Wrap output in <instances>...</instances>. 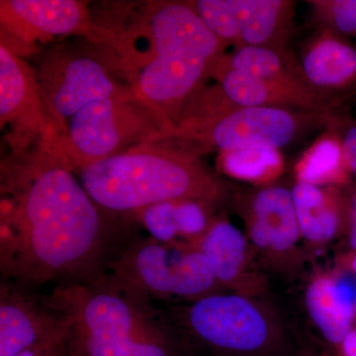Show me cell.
<instances>
[{"label":"cell","mask_w":356,"mask_h":356,"mask_svg":"<svg viewBox=\"0 0 356 356\" xmlns=\"http://www.w3.org/2000/svg\"><path fill=\"white\" fill-rule=\"evenodd\" d=\"M2 191L0 273L27 289L95 280L132 238L105 219L60 156L20 168Z\"/></svg>","instance_id":"1"},{"label":"cell","mask_w":356,"mask_h":356,"mask_svg":"<svg viewBox=\"0 0 356 356\" xmlns=\"http://www.w3.org/2000/svg\"><path fill=\"white\" fill-rule=\"evenodd\" d=\"M36 79L51 147L72 170L127 151L134 143L172 136L131 88L91 56L60 54L42 65Z\"/></svg>","instance_id":"2"},{"label":"cell","mask_w":356,"mask_h":356,"mask_svg":"<svg viewBox=\"0 0 356 356\" xmlns=\"http://www.w3.org/2000/svg\"><path fill=\"white\" fill-rule=\"evenodd\" d=\"M126 20L106 33L110 46L138 99L175 136L227 44L189 1L147 2Z\"/></svg>","instance_id":"3"},{"label":"cell","mask_w":356,"mask_h":356,"mask_svg":"<svg viewBox=\"0 0 356 356\" xmlns=\"http://www.w3.org/2000/svg\"><path fill=\"white\" fill-rule=\"evenodd\" d=\"M43 300L70 318L79 356H178L177 332L166 313L113 273L56 286Z\"/></svg>","instance_id":"4"},{"label":"cell","mask_w":356,"mask_h":356,"mask_svg":"<svg viewBox=\"0 0 356 356\" xmlns=\"http://www.w3.org/2000/svg\"><path fill=\"white\" fill-rule=\"evenodd\" d=\"M88 195L108 213L130 215L165 201L195 199L215 205L225 187L185 147L140 146L77 170Z\"/></svg>","instance_id":"5"},{"label":"cell","mask_w":356,"mask_h":356,"mask_svg":"<svg viewBox=\"0 0 356 356\" xmlns=\"http://www.w3.org/2000/svg\"><path fill=\"white\" fill-rule=\"evenodd\" d=\"M177 332L222 356H280L287 334L280 314L264 298L212 295L166 313Z\"/></svg>","instance_id":"6"},{"label":"cell","mask_w":356,"mask_h":356,"mask_svg":"<svg viewBox=\"0 0 356 356\" xmlns=\"http://www.w3.org/2000/svg\"><path fill=\"white\" fill-rule=\"evenodd\" d=\"M108 273L135 285L153 300L192 303L228 293L195 245L163 243L149 236L130 238L110 262Z\"/></svg>","instance_id":"7"},{"label":"cell","mask_w":356,"mask_h":356,"mask_svg":"<svg viewBox=\"0 0 356 356\" xmlns=\"http://www.w3.org/2000/svg\"><path fill=\"white\" fill-rule=\"evenodd\" d=\"M341 123L339 117L280 107L236 106L207 120L178 129L175 137L197 154L216 149H278L301 139L309 131Z\"/></svg>","instance_id":"8"},{"label":"cell","mask_w":356,"mask_h":356,"mask_svg":"<svg viewBox=\"0 0 356 356\" xmlns=\"http://www.w3.org/2000/svg\"><path fill=\"white\" fill-rule=\"evenodd\" d=\"M232 203L264 270L281 280L298 278L309 257L291 189L278 184L240 189L234 193Z\"/></svg>","instance_id":"9"},{"label":"cell","mask_w":356,"mask_h":356,"mask_svg":"<svg viewBox=\"0 0 356 356\" xmlns=\"http://www.w3.org/2000/svg\"><path fill=\"white\" fill-rule=\"evenodd\" d=\"M192 245L209 262L225 291L264 298L270 289L268 274L247 236L224 214L213 217L203 235Z\"/></svg>","instance_id":"10"},{"label":"cell","mask_w":356,"mask_h":356,"mask_svg":"<svg viewBox=\"0 0 356 356\" xmlns=\"http://www.w3.org/2000/svg\"><path fill=\"white\" fill-rule=\"evenodd\" d=\"M72 332L65 314L47 305L30 289L0 283V356H16L36 344Z\"/></svg>","instance_id":"11"},{"label":"cell","mask_w":356,"mask_h":356,"mask_svg":"<svg viewBox=\"0 0 356 356\" xmlns=\"http://www.w3.org/2000/svg\"><path fill=\"white\" fill-rule=\"evenodd\" d=\"M309 318L323 339L336 348L356 321V276L348 269L313 267L304 288Z\"/></svg>","instance_id":"12"},{"label":"cell","mask_w":356,"mask_h":356,"mask_svg":"<svg viewBox=\"0 0 356 356\" xmlns=\"http://www.w3.org/2000/svg\"><path fill=\"white\" fill-rule=\"evenodd\" d=\"M0 18L2 32L27 44L90 27L86 4L76 0H1Z\"/></svg>","instance_id":"13"},{"label":"cell","mask_w":356,"mask_h":356,"mask_svg":"<svg viewBox=\"0 0 356 356\" xmlns=\"http://www.w3.org/2000/svg\"><path fill=\"white\" fill-rule=\"evenodd\" d=\"M217 81L225 95L238 106L280 107L301 110L322 115L337 116L334 112L341 103V97L322 90H295L262 81L217 64L210 74Z\"/></svg>","instance_id":"14"},{"label":"cell","mask_w":356,"mask_h":356,"mask_svg":"<svg viewBox=\"0 0 356 356\" xmlns=\"http://www.w3.org/2000/svg\"><path fill=\"white\" fill-rule=\"evenodd\" d=\"M291 193L304 248L312 261L343 235L348 210L346 191L344 187L296 181Z\"/></svg>","instance_id":"15"},{"label":"cell","mask_w":356,"mask_h":356,"mask_svg":"<svg viewBox=\"0 0 356 356\" xmlns=\"http://www.w3.org/2000/svg\"><path fill=\"white\" fill-rule=\"evenodd\" d=\"M0 121L43 135L50 125L40 95L36 74L6 44H0Z\"/></svg>","instance_id":"16"},{"label":"cell","mask_w":356,"mask_h":356,"mask_svg":"<svg viewBox=\"0 0 356 356\" xmlns=\"http://www.w3.org/2000/svg\"><path fill=\"white\" fill-rule=\"evenodd\" d=\"M300 65L309 83L318 90L339 95L356 89V48L350 40L330 30L318 28Z\"/></svg>","instance_id":"17"},{"label":"cell","mask_w":356,"mask_h":356,"mask_svg":"<svg viewBox=\"0 0 356 356\" xmlns=\"http://www.w3.org/2000/svg\"><path fill=\"white\" fill-rule=\"evenodd\" d=\"M240 28V47L284 51L294 31L296 1L229 0ZM238 49V48H236Z\"/></svg>","instance_id":"18"},{"label":"cell","mask_w":356,"mask_h":356,"mask_svg":"<svg viewBox=\"0 0 356 356\" xmlns=\"http://www.w3.org/2000/svg\"><path fill=\"white\" fill-rule=\"evenodd\" d=\"M214 206L195 199H181L147 206L130 216L156 240L193 243L209 226Z\"/></svg>","instance_id":"19"},{"label":"cell","mask_w":356,"mask_h":356,"mask_svg":"<svg viewBox=\"0 0 356 356\" xmlns=\"http://www.w3.org/2000/svg\"><path fill=\"white\" fill-rule=\"evenodd\" d=\"M220 64L243 74L295 90H318L309 83L296 58L287 50L276 51L257 47H241L224 54Z\"/></svg>","instance_id":"20"},{"label":"cell","mask_w":356,"mask_h":356,"mask_svg":"<svg viewBox=\"0 0 356 356\" xmlns=\"http://www.w3.org/2000/svg\"><path fill=\"white\" fill-rule=\"evenodd\" d=\"M351 175L343 140L332 133L316 140L295 165L296 181L316 186L344 187Z\"/></svg>","instance_id":"21"},{"label":"cell","mask_w":356,"mask_h":356,"mask_svg":"<svg viewBox=\"0 0 356 356\" xmlns=\"http://www.w3.org/2000/svg\"><path fill=\"white\" fill-rule=\"evenodd\" d=\"M220 170L234 179L254 187L275 184L283 172V159L278 149H243L222 152L218 159Z\"/></svg>","instance_id":"22"},{"label":"cell","mask_w":356,"mask_h":356,"mask_svg":"<svg viewBox=\"0 0 356 356\" xmlns=\"http://www.w3.org/2000/svg\"><path fill=\"white\" fill-rule=\"evenodd\" d=\"M318 28L356 40V0H309Z\"/></svg>","instance_id":"23"},{"label":"cell","mask_w":356,"mask_h":356,"mask_svg":"<svg viewBox=\"0 0 356 356\" xmlns=\"http://www.w3.org/2000/svg\"><path fill=\"white\" fill-rule=\"evenodd\" d=\"M189 3L218 38L227 46L240 47V28L229 0H196Z\"/></svg>","instance_id":"24"},{"label":"cell","mask_w":356,"mask_h":356,"mask_svg":"<svg viewBox=\"0 0 356 356\" xmlns=\"http://www.w3.org/2000/svg\"><path fill=\"white\" fill-rule=\"evenodd\" d=\"M344 191L348 201V210L343 236L348 238L350 252H356V185L351 182L350 184L344 186Z\"/></svg>","instance_id":"25"},{"label":"cell","mask_w":356,"mask_h":356,"mask_svg":"<svg viewBox=\"0 0 356 356\" xmlns=\"http://www.w3.org/2000/svg\"><path fill=\"white\" fill-rule=\"evenodd\" d=\"M72 334L65 336L58 337L57 339L44 343L36 344L27 350L21 351L19 355L16 356H51L58 351L64 350L65 343H70Z\"/></svg>","instance_id":"26"},{"label":"cell","mask_w":356,"mask_h":356,"mask_svg":"<svg viewBox=\"0 0 356 356\" xmlns=\"http://www.w3.org/2000/svg\"><path fill=\"white\" fill-rule=\"evenodd\" d=\"M341 140H343L346 163H348L351 175L356 177V123L351 124L346 128Z\"/></svg>","instance_id":"27"},{"label":"cell","mask_w":356,"mask_h":356,"mask_svg":"<svg viewBox=\"0 0 356 356\" xmlns=\"http://www.w3.org/2000/svg\"><path fill=\"white\" fill-rule=\"evenodd\" d=\"M336 356H356V325L334 348Z\"/></svg>","instance_id":"28"},{"label":"cell","mask_w":356,"mask_h":356,"mask_svg":"<svg viewBox=\"0 0 356 356\" xmlns=\"http://www.w3.org/2000/svg\"><path fill=\"white\" fill-rule=\"evenodd\" d=\"M336 264L348 269L356 276V252H350L337 257Z\"/></svg>","instance_id":"29"},{"label":"cell","mask_w":356,"mask_h":356,"mask_svg":"<svg viewBox=\"0 0 356 356\" xmlns=\"http://www.w3.org/2000/svg\"><path fill=\"white\" fill-rule=\"evenodd\" d=\"M297 356H324L322 353H318L315 350L311 348H305L303 350L299 351L298 355Z\"/></svg>","instance_id":"30"}]
</instances>
